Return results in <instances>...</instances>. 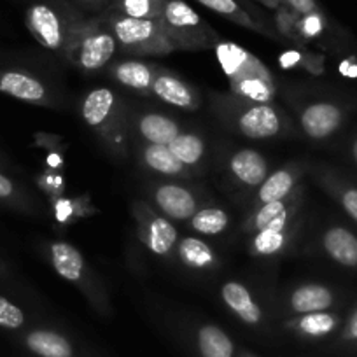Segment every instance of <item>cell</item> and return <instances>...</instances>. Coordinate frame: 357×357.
Wrapping results in <instances>:
<instances>
[{"instance_id":"obj_28","label":"cell","mask_w":357,"mask_h":357,"mask_svg":"<svg viewBox=\"0 0 357 357\" xmlns=\"http://www.w3.org/2000/svg\"><path fill=\"white\" fill-rule=\"evenodd\" d=\"M178 259L193 270H207L215 264V254L211 245L200 238H184L177 247Z\"/></svg>"},{"instance_id":"obj_9","label":"cell","mask_w":357,"mask_h":357,"mask_svg":"<svg viewBox=\"0 0 357 357\" xmlns=\"http://www.w3.org/2000/svg\"><path fill=\"white\" fill-rule=\"evenodd\" d=\"M153 95L165 104L184 109V111H197L200 107V95L197 93V89L188 84L184 79L175 75L174 72H168L165 68L158 70L153 82Z\"/></svg>"},{"instance_id":"obj_36","label":"cell","mask_w":357,"mask_h":357,"mask_svg":"<svg viewBox=\"0 0 357 357\" xmlns=\"http://www.w3.org/2000/svg\"><path fill=\"white\" fill-rule=\"evenodd\" d=\"M298 16H305V15H312V13L321 11L319 9L317 0H284Z\"/></svg>"},{"instance_id":"obj_23","label":"cell","mask_w":357,"mask_h":357,"mask_svg":"<svg viewBox=\"0 0 357 357\" xmlns=\"http://www.w3.org/2000/svg\"><path fill=\"white\" fill-rule=\"evenodd\" d=\"M25 347L37 357H74L70 340L50 329H33L25 336Z\"/></svg>"},{"instance_id":"obj_37","label":"cell","mask_w":357,"mask_h":357,"mask_svg":"<svg viewBox=\"0 0 357 357\" xmlns=\"http://www.w3.org/2000/svg\"><path fill=\"white\" fill-rule=\"evenodd\" d=\"M15 195V184L9 177L0 174V198H9Z\"/></svg>"},{"instance_id":"obj_38","label":"cell","mask_w":357,"mask_h":357,"mask_svg":"<svg viewBox=\"0 0 357 357\" xmlns=\"http://www.w3.org/2000/svg\"><path fill=\"white\" fill-rule=\"evenodd\" d=\"M300 60H301L300 53H296V51H286V53L280 56V65H282L284 68H291L294 67Z\"/></svg>"},{"instance_id":"obj_41","label":"cell","mask_w":357,"mask_h":357,"mask_svg":"<svg viewBox=\"0 0 357 357\" xmlns=\"http://www.w3.org/2000/svg\"><path fill=\"white\" fill-rule=\"evenodd\" d=\"M240 357H256V356H252V354H242Z\"/></svg>"},{"instance_id":"obj_17","label":"cell","mask_w":357,"mask_h":357,"mask_svg":"<svg viewBox=\"0 0 357 357\" xmlns=\"http://www.w3.org/2000/svg\"><path fill=\"white\" fill-rule=\"evenodd\" d=\"M336 296L322 284H303L291 293L287 307L293 314L305 315L314 312H326L335 305Z\"/></svg>"},{"instance_id":"obj_30","label":"cell","mask_w":357,"mask_h":357,"mask_svg":"<svg viewBox=\"0 0 357 357\" xmlns=\"http://www.w3.org/2000/svg\"><path fill=\"white\" fill-rule=\"evenodd\" d=\"M322 184L335 197V200L347 212V215L357 225V186L347 183L335 174L322 175Z\"/></svg>"},{"instance_id":"obj_18","label":"cell","mask_w":357,"mask_h":357,"mask_svg":"<svg viewBox=\"0 0 357 357\" xmlns=\"http://www.w3.org/2000/svg\"><path fill=\"white\" fill-rule=\"evenodd\" d=\"M229 172L243 186H261L268 177V161L256 149H240L229 160Z\"/></svg>"},{"instance_id":"obj_35","label":"cell","mask_w":357,"mask_h":357,"mask_svg":"<svg viewBox=\"0 0 357 357\" xmlns=\"http://www.w3.org/2000/svg\"><path fill=\"white\" fill-rule=\"evenodd\" d=\"M338 343L347 349H357V307L350 312L345 324L340 329Z\"/></svg>"},{"instance_id":"obj_11","label":"cell","mask_w":357,"mask_h":357,"mask_svg":"<svg viewBox=\"0 0 357 357\" xmlns=\"http://www.w3.org/2000/svg\"><path fill=\"white\" fill-rule=\"evenodd\" d=\"M153 193L158 208L174 221H188L197 214L198 200L186 188L178 184H160Z\"/></svg>"},{"instance_id":"obj_15","label":"cell","mask_w":357,"mask_h":357,"mask_svg":"<svg viewBox=\"0 0 357 357\" xmlns=\"http://www.w3.org/2000/svg\"><path fill=\"white\" fill-rule=\"evenodd\" d=\"M322 249L345 268H357V235L345 226H331L322 235Z\"/></svg>"},{"instance_id":"obj_12","label":"cell","mask_w":357,"mask_h":357,"mask_svg":"<svg viewBox=\"0 0 357 357\" xmlns=\"http://www.w3.org/2000/svg\"><path fill=\"white\" fill-rule=\"evenodd\" d=\"M118 98L111 88H95L84 97L81 114L86 125L95 130H107L116 114Z\"/></svg>"},{"instance_id":"obj_31","label":"cell","mask_w":357,"mask_h":357,"mask_svg":"<svg viewBox=\"0 0 357 357\" xmlns=\"http://www.w3.org/2000/svg\"><path fill=\"white\" fill-rule=\"evenodd\" d=\"M229 225V218L222 208L219 207H205L198 208L197 214L190 219V226L193 231L202 235L214 236L219 235Z\"/></svg>"},{"instance_id":"obj_13","label":"cell","mask_w":357,"mask_h":357,"mask_svg":"<svg viewBox=\"0 0 357 357\" xmlns=\"http://www.w3.org/2000/svg\"><path fill=\"white\" fill-rule=\"evenodd\" d=\"M293 218L294 214H286L261 228L259 231L252 233V240L249 243L250 252L263 257H272L282 252L289 242V225Z\"/></svg>"},{"instance_id":"obj_5","label":"cell","mask_w":357,"mask_h":357,"mask_svg":"<svg viewBox=\"0 0 357 357\" xmlns=\"http://www.w3.org/2000/svg\"><path fill=\"white\" fill-rule=\"evenodd\" d=\"M25 22L40 46L60 51L67 50L81 20L74 18L53 2H36L26 9Z\"/></svg>"},{"instance_id":"obj_29","label":"cell","mask_w":357,"mask_h":357,"mask_svg":"<svg viewBox=\"0 0 357 357\" xmlns=\"http://www.w3.org/2000/svg\"><path fill=\"white\" fill-rule=\"evenodd\" d=\"M168 149L174 153V156L177 158L184 167H195L202 161V158L205 156V142L202 140L200 135L197 133H178L170 144H168Z\"/></svg>"},{"instance_id":"obj_10","label":"cell","mask_w":357,"mask_h":357,"mask_svg":"<svg viewBox=\"0 0 357 357\" xmlns=\"http://www.w3.org/2000/svg\"><path fill=\"white\" fill-rule=\"evenodd\" d=\"M50 257L53 268L61 279L75 284L84 293L89 294L91 279L88 275V266L84 263L82 254L68 242H53L50 245Z\"/></svg>"},{"instance_id":"obj_3","label":"cell","mask_w":357,"mask_h":357,"mask_svg":"<svg viewBox=\"0 0 357 357\" xmlns=\"http://www.w3.org/2000/svg\"><path fill=\"white\" fill-rule=\"evenodd\" d=\"M114 33L116 44L125 53L133 56H165L174 53L163 29L160 18L140 20L130 18L121 13H111L105 18Z\"/></svg>"},{"instance_id":"obj_1","label":"cell","mask_w":357,"mask_h":357,"mask_svg":"<svg viewBox=\"0 0 357 357\" xmlns=\"http://www.w3.org/2000/svg\"><path fill=\"white\" fill-rule=\"evenodd\" d=\"M214 50L235 98L272 104L277 93L275 81L270 68L256 54L228 40H219Z\"/></svg>"},{"instance_id":"obj_21","label":"cell","mask_w":357,"mask_h":357,"mask_svg":"<svg viewBox=\"0 0 357 357\" xmlns=\"http://www.w3.org/2000/svg\"><path fill=\"white\" fill-rule=\"evenodd\" d=\"M160 67L154 63H146L139 60L119 61L112 68V75L119 84L126 86L130 89H135L142 95L153 93V82L156 79Z\"/></svg>"},{"instance_id":"obj_4","label":"cell","mask_w":357,"mask_h":357,"mask_svg":"<svg viewBox=\"0 0 357 357\" xmlns=\"http://www.w3.org/2000/svg\"><path fill=\"white\" fill-rule=\"evenodd\" d=\"M116 39L105 20L79 22L68 43L67 53L79 68L86 72L100 70L116 53Z\"/></svg>"},{"instance_id":"obj_8","label":"cell","mask_w":357,"mask_h":357,"mask_svg":"<svg viewBox=\"0 0 357 357\" xmlns=\"http://www.w3.org/2000/svg\"><path fill=\"white\" fill-rule=\"evenodd\" d=\"M347 109L338 102L321 100L307 105L300 114V125L312 140H326L345 123Z\"/></svg>"},{"instance_id":"obj_25","label":"cell","mask_w":357,"mask_h":357,"mask_svg":"<svg viewBox=\"0 0 357 357\" xmlns=\"http://www.w3.org/2000/svg\"><path fill=\"white\" fill-rule=\"evenodd\" d=\"M300 193L301 191L296 190V193H293L291 197L284 198V200L259 205V207L252 212V215L247 219V225H245L247 231L256 233V231H259L261 228H264L266 225H270V222L275 221V219L282 218V215L294 214L298 208V205H300V198H301Z\"/></svg>"},{"instance_id":"obj_22","label":"cell","mask_w":357,"mask_h":357,"mask_svg":"<svg viewBox=\"0 0 357 357\" xmlns=\"http://www.w3.org/2000/svg\"><path fill=\"white\" fill-rule=\"evenodd\" d=\"M137 132L146 144L168 146L181 133V126L168 116L146 112L137 119Z\"/></svg>"},{"instance_id":"obj_34","label":"cell","mask_w":357,"mask_h":357,"mask_svg":"<svg viewBox=\"0 0 357 357\" xmlns=\"http://www.w3.org/2000/svg\"><path fill=\"white\" fill-rule=\"evenodd\" d=\"M296 26L298 30H300L301 36L307 37V39H314V37L321 36V33L324 32V26H326L324 15H322L321 11H317V13H312V15L301 16V18L298 20Z\"/></svg>"},{"instance_id":"obj_19","label":"cell","mask_w":357,"mask_h":357,"mask_svg":"<svg viewBox=\"0 0 357 357\" xmlns=\"http://www.w3.org/2000/svg\"><path fill=\"white\" fill-rule=\"evenodd\" d=\"M287 329L307 340H322L336 333L342 326V317L335 312H314L298 315L287 322Z\"/></svg>"},{"instance_id":"obj_33","label":"cell","mask_w":357,"mask_h":357,"mask_svg":"<svg viewBox=\"0 0 357 357\" xmlns=\"http://www.w3.org/2000/svg\"><path fill=\"white\" fill-rule=\"evenodd\" d=\"M25 324V314L13 301L0 296V328L20 329Z\"/></svg>"},{"instance_id":"obj_24","label":"cell","mask_w":357,"mask_h":357,"mask_svg":"<svg viewBox=\"0 0 357 357\" xmlns=\"http://www.w3.org/2000/svg\"><path fill=\"white\" fill-rule=\"evenodd\" d=\"M197 350L200 357H235V343L225 329L204 324L197 331Z\"/></svg>"},{"instance_id":"obj_32","label":"cell","mask_w":357,"mask_h":357,"mask_svg":"<svg viewBox=\"0 0 357 357\" xmlns=\"http://www.w3.org/2000/svg\"><path fill=\"white\" fill-rule=\"evenodd\" d=\"M167 0H116V13L140 20H156L163 13Z\"/></svg>"},{"instance_id":"obj_40","label":"cell","mask_w":357,"mask_h":357,"mask_svg":"<svg viewBox=\"0 0 357 357\" xmlns=\"http://www.w3.org/2000/svg\"><path fill=\"white\" fill-rule=\"evenodd\" d=\"M350 156H352L354 163L357 165V135H356V139L352 140V144H350Z\"/></svg>"},{"instance_id":"obj_2","label":"cell","mask_w":357,"mask_h":357,"mask_svg":"<svg viewBox=\"0 0 357 357\" xmlns=\"http://www.w3.org/2000/svg\"><path fill=\"white\" fill-rule=\"evenodd\" d=\"M160 23L174 51L211 50L221 40L184 0H167Z\"/></svg>"},{"instance_id":"obj_26","label":"cell","mask_w":357,"mask_h":357,"mask_svg":"<svg viewBox=\"0 0 357 357\" xmlns=\"http://www.w3.org/2000/svg\"><path fill=\"white\" fill-rule=\"evenodd\" d=\"M197 2H200L202 6H205V8L211 9V11L221 15L222 18L229 20V22H233L235 25L254 30V32L264 33V36H272L261 23H257L256 20L252 18V15L247 13L236 0H197Z\"/></svg>"},{"instance_id":"obj_27","label":"cell","mask_w":357,"mask_h":357,"mask_svg":"<svg viewBox=\"0 0 357 357\" xmlns=\"http://www.w3.org/2000/svg\"><path fill=\"white\" fill-rule=\"evenodd\" d=\"M142 160L147 168L161 175L177 177V175L186 174V167L174 156V153L168 149V146L146 144L142 149Z\"/></svg>"},{"instance_id":"obj_42","label":"cell","mask_w":357,"mask_h":357,"mask_svg":"<svg viewBox=\"0 0 357 357\" xmlns=\"http://www.w3.org/2000/svg\"><path fill=\"white\" fill-rule=\"evenodd\" d=\"M88 2H95V0H88Z\"/></svg>"},{"instance_id":"obj_20","label":"cell","mask_w":357,"mask_h":357,"mask_svg":"<svg viewBox=\"0 0 357 357\" xmlns=\"http://www.w3.org/2000/svg\"><path fill=\"white\" fill-rule=\"evenodd\" d=\"M301 177V168L296 165H287V167L279 168L272 175L264 178L257 190V204H272V202L284 200L296 193V184Z\"/></svg>"},{"instance_id":"obj_6","label":"cell","mask_w":357,"mask_h":357,"mask_svg":"<svg viewBox=\"0 0 357 357\" xmlns=\"http://www.w3.org/2000/svg\"><path fill=\"white\" fill-rule=\"evenodd\" d=\"M229 119L243 137L252 140L272 139L282 133L286 126L280 111L272 104H257L242 98L231 105Z\"/></svg>"},{"instance_id":"obj_14","label":"cell","mask_w":357,"mask_h":357,"mask_svg":"<svg viewBox=\"0 0 357 357\" xmlns=\"http://www.w3.org/2000/svg\"><path fill=\"white\" fill-rule=\"evenodd\" d=\"M0 91L32 104H47V89L33 75L18 70L0 72Z\"/></svg>"},{"instance_id":"obj_7","label":"cell","mask_w":357,"mask_h":357,"mask_svg":"<svg viewBox=\"0 0 357 357\" xmlns=\"http://www.w3.org/2000/svg\"><path fill=\"white\" fill-rule=\"evenodd\" d=\"M137 225H139L140 240L146 243L147 249L156 256H168L177 245V229L170 221L161 218L144 202H137L133 205Z\"/></svg>"},{"instance_id":"obj_39","label":"cell","mask_w":357,"mask_h":357,"mask_svg":"<svg viewBox=\"0 0 357 357\" xmlns=\"http://www.w3.org/2000/svg\"><path fill=\"white\" fill-rule=\"evenodd\" d=\"M340 70H342V74L347 75V77H357V63L354 60L343 61Z\"/></svg>"},{"instance_id":"obj_16","label":"cell","mask_w":357,"mask_h":357,"mask_svg":"<svg viewBox=\"0 0 357 357\" xmlns=\"http://www.w3.org/2000/svg\"><path fill=\"white\" fill-rule=\"evenodd\" d=\"M221 298L225 301L226 307L247 326H259L263 322V312H261L259 305L252 298V293L249 287L243 284L235 282H226L221 287Z\"/></svg>"}]
</instances>
